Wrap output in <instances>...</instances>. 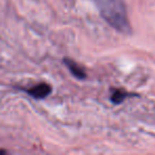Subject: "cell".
Masks as SVG:
<instances>
[{"instance_id":"1","label":"cell","mask_w":155,"mask_h":155,"mask_svg":"<svg viewBox=\"0 0 155 155\" xmlns=\"http://www.w3.org/2000/svg\"><path fill=\"white\" fill-rule=\"evenodd\" d=\"M100 15L112 28L118 32H131L127 7L121 0H95Z\"/></svg>"},{"instance_id":"2","label":"cell","mask_w":155,"mask_h":155,"mask_svg":"<svg viewBox=\"0 0 155 155\" xmlns=\"http://www.w3.org/2000/svg\"><path fill=\"white\" fill-rule=\"evenodd\" d=\"M51 86L47 83H41V84H37L35 86H33L32 88L28 89V94L31 97L35 98V99H44L48 95H50L51 93Z\"/></svg>"},{"instance_id":"3","label":"cell","mask_w":155,"mask_h":155,"mask_svg":"<svg viewBox=\"0 0 155 155\" xmlns=\"http://www.w3.org/2000/svg\"><path fill=\"white\" fill-rule=\"evenodd\" d=\"M64 63L67 66V68L70 70V72L72 73L75 78L80 79V80H83V79L86 78V73H85L84 69H83L80 65H78L75 62H73L72 60H70V58H65Z\"/></svg>"},{"instance_id":"4","label":"cell","mask_w":155,"mask_h":155,"mask_svg":"<svg viewBox=\"0 0 155 155\" xmlns=\"http://www.w3.org/2000/svg\"><path fill=\"white\" fill-rule=\"evenodd\" d=\"M127 97H129V94L125 93V91H122V89H113L110 100H112L115 104H119Z\"/></svg>"}]
</instances>
